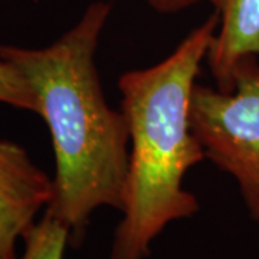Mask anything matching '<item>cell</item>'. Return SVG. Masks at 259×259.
<instances>
[{
	"label": "cell",
	"mask_w": 259,
	"mask_h": 259,
	"mask_svg": "<svg viewBox=\"0 0 259 259\" xmlns=\"http://www.w3.org/2000/svg\"><path fill=\"white\" fill-rule=\"evenodd\" d=\"M219 18V26L207 54L216 88L232 93L235 69L248 56L259 58V0H207Z\"/></svg>",
	"instance_id": "5"
},
{
	"label": "cell",
	"mask_w": 259,
	"mask_h": 259,
	"mask_svg": "<svg viewBox=\"0 0 259 259\" xmlns=\"http://www.w3.org/2000/svg\"><path fill=\"white\" fill-rule=\"evenodd\" d=\"M54 197V180L18 143L0 139V259H18L37 214Z\"/></svg>",
	"instance_id": "4"
},
{
	"label": "cell",
	"mask_w": 259,
	"mask_h": 259,
	"mask_svg": "<svg viewBox=\"0 0 259 259\" xmlns=\"http://www.w3.org/2000/svg\"><path fill=\"white\" fill-rule=\"evenodd\" d=\"M23 252L18 259H64L69 231L54 214L45 210L23 238Z\"/></svg>",
	"instance_id": "6"
},
{
	"label": "cell",
	"mask_w": 259,
	"mask_h": 259,
	"mask_svg": "<svg viewBox=\"0 0 259 259\" xmlns=\"http://www.w3.org/2000/svg\"><path fill=\"white\" fill-rule=\"evenodd\" d=\"M0 104L37 112L35 94L18 69L0 58Z\"/></svg>",
	"instance_id": "7"
},
{
	"label": "cell",
	"mask_w": 259,
	"mask_h": 259,
	"mask_svg": "<svg viewBox=\"0 0 259 259\" xmlns=\"http://www.w3.org/2000/svg\"><path fill=\"white\" fill-rule=\"evenodd\" d=\"M202 2L204 0H146L148 6L160 15H177L200 5Z\"/></svg>",
	"instance_id": "8"
},
{
	"label": "cell",
	"mask_w": 259,
	"mask_h": 259,
	"mask_svg": "<svg viewBox=\"0 0 259 259\" xmlns=\"http://www.w3.org/2000/svg\"><path fill=\"white\" fill-rule=\"evenodd\" d=\"M112 5L95 0L64 35L45 48L0 45V58L18 69L35 94L54 157V197L45 210L78 246L100 207L120 210L128 173L130 131L122 110L108 104L95 54Z\"/></svg>",
	"instance_id": "1"
},
{
	"label": "cell",
	"mask_w": 259,
	"mask_h": 259,
	"mask_svg": "<svg viewBox=\"0 0 259 259\" xmlns=\"http://www.w3.org/2000/svg\"><path fill=\"white\" fill-rule=\"evenodd\" d=\"M190 121L204 157L236 182L250 219L259 222V58L238 64L232 93L196 83Z\"/></svg>",
	"instance_id": "3"
},
{
	"label": "cell",
	"mask_w": 259,
	"mask_h": 259,
	"mask_svg": "<svg viewBox=\"0 0 259 259\" xmlns=\"http://www.w3.org/2000/svg\"><path fill=\"white\" fill-rule=\"evenodd\" d=\"M218 26L213 12L164 59L118 79L130 154L122 218L110 259H147L153 242L170 223L200 210L197 197L183 186L189 170L206 158L192 128L190 104Z\"/></svg>",
	"instance_id": "2"
}]
</instances>
